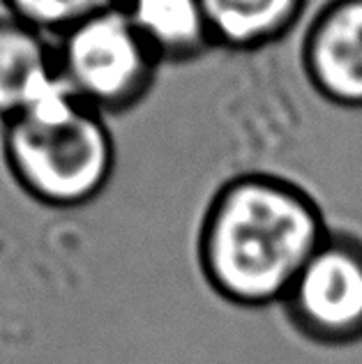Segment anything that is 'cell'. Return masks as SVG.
<instances>
[{"mask_svg": "<svg viewBox=\"0 0 362 364\" xmlns=\"http://www.w3.org/2000/svg\"><path fill=\"white\" fill-rule=\"evenodd\" d=\"M7 16L35 28L42 35L63 37L74 26L118 7L120 0H3Z\"/></svg>", "mask_w": 362, "mask_h": 364, "instance_id": "9c48e42d", "label": "cell"}, {"mask_svg": "<svg viewBox=\"0 0 362 364\" xmlns=\"http://www.w3.org/2000/svg\"><path fill=\"white\" fill-rule=\"evenodd\" d=\"M304 74L323 100L362 111V0H330L302 42Z\"/></svg>", "mask_w": 362, "mask_h": 364, "instance_id": "5b68a950", "label": "cell"}, {"mask_svg": "<svg viewBox=\"0 0 362 364\" xmlns=\"http://www.w3.org/2000/svg\"><path fill=\"white\" fill-rule=\"evenodd\" d=\"M58 40V74L85 107L104 118L137 107L161 65L120 7L74 26Z\"/></svg>", "mask_w": 362, "mask_h": 364, "instance_id": "3957f363", "label": "cell"}, {"mask_svg": "<svg viewBox=\"0 0 362 364\" xmlns=\"http://www.w3.org/2000/svg\"><path fill=\"white\" fill-rule=\"evenodd\" d=\"M215 46L254 51L282 40L300 21L307 0H201Z\"/></svg>", "mask_w": 362, "mask_h": 364, "instance_id": "ba28073f", "label": "cell"}, {"mask_svg": "<svg viewBox=\"0 0 362 364\" xmlns=\"http://www.w3.org/2000/svg\"><path fill=\"white\" fill-rule=\"evenodd\" d=\"M141 40L159 63H185L213 49L201 0H120Z\"/></svg>", "mask_w": 362, "mask_h": 364, "instance_id": "52a82bcc", "label": "cell"}, {"mask_svg": "<svg viewBox=\"0 0 362 364\" xmlns=\"http://www.w3.org/2000/svg\"><path fill=\"white\" fill-rule=\"evenodd\" d=\"M5 157L28 196L49 208H79L109 185L116 146L104 116L63 81L5 122Z\"/></svg>", "mask_w": 362, "mask_h": 364, "instance_id": "7a4b0ae2", "label": "cell"}, {"mask_svg": "<svg viewBox=\"0 0 362 364\" xmlns=\"http://www.w3.org/2000/svg\"><path fill=\"white\" fill-rule=\"evenodd\" d=\"M284 300L312 341L328 348L362 343V237L330 228Z\"/></svg>", "mask_w": 362, "mask_h": 364, "instance_id": "277c9868", "label": "cell"}, {"mask_svg": "<svg viewBox=\"0 0 362 364\" xmlns=\"http://www.w3.org/2000/svg\"><path fill=\"white\" fill-rule=\"evenodd\" d=\"M319 203L289 180L243 176L217 191L198 228V258L215 289L240 304H272L328 237Z\"/></svg>", "mask_w": 362, "mask_h": 364, "instance_id": "6da1fadb", "label": "cell"}, {"mask_svg": "<svg viewBox=\"0 0 362 364\" xmlns=\"http://www.w3.org/2000/svg\"><path fill=\"white\" fill-rule=\"evenodd\" d=\"M60 79L55 51L35 28L0 18V120L9 122Z\"/></svg>", "mask_w": 362, "mask_h": 364, "instance_id": "8992f818", "label": "cell"}]
</instances>
